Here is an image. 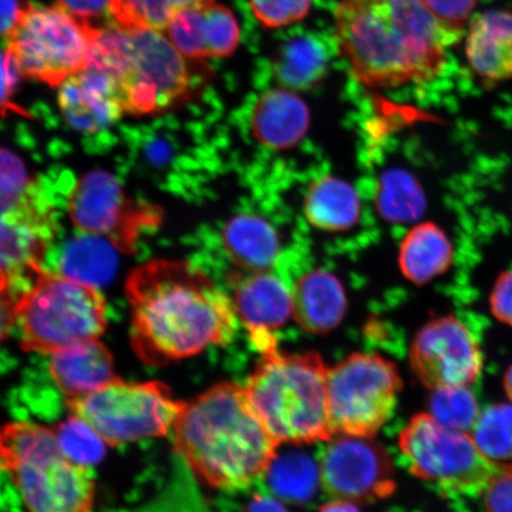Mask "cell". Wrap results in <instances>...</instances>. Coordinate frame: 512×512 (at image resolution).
<instances>
[{"label": "cell", "instance_id": "28", "mask_svg": "<svg viewBox=\"0 0 512 512\" xmlns=\"http://www.w3.org/2000/svg\"><path fill=\"white\" fill-rule=\"evenodd\" d=\"M376 208L382 219L389 222H413L424 214V190L408 172L388 170L381 176L377 187Z\"/></svg>", "mask_w": 512, "mask_h": 512}, {"label": "cell", "instance_id": "5", "mask_svg": "<svg viewBox=\"0 0 512 512\" xmlns=\"http://www.w3.org/2000/svg\"><path fill=\"white\" fill-rule=\"evenodd\" d=\"M88 67L118 80L125 111L132 115L162 112L191 92L185 57L160 31L99 28Z\"/></svg>", "mask_w": 512, "mask_h": 512}, {"label": "cell", "instance_id": "25", "mask_svg": "<svg viewBox=\"0 0 512 512\" xmlns=\"http://www.w3.org/2000/svg\"><path fill=\"white\" fill-rule=\"evenodd\" d=\"M222 242L230 260L242 272H268L279 258L278 234L258 216L233 217L224 226Z\"/></svg>", "mask_w": 512, "mask_h": 512}, {"label": "cell", "instance_id": "1", "mask_svg": "<svg viewBox=\"0 0 512 512\" xmlns=\"http://www.w3.org/2000/svg\"><path fill=\"white\" fill-rule=\"evenodd\" d=\"M125 293L132 347L147 366L162 367L227 344L238 329L232 297L187 261L145 262L128 275Z\"/></svg>", "mask_w": 512, "mask_h": 512}, {"label": "cell", "instance_id": "26", "mask_svg": "<svg viewBox=\"0 0 512 512\" xmlns=\"http://www.w3.org/2000/svg\"><path fill=\"white\" fill-rule=\"evenodd\" d=\"M304 211L313 227L325 232H345L360 219V197L349 183L326 176L310 185Z\"/></svg>", "mask_w": 512, "mask_h": 512}, {"label": "cell", "instance_id": "16", "mask_svg": "<svg viewBox=\"0 0 512 512\" xmlns=\"http://www.w3.org/2000/svg\"><path fill=\"white\" fill-rule=\"evenodd\" d=\"M59 106L67 124L80 133H98L126 113L119 82L105 70L88 67L59 87Z\"/></svg>", "mask_w": 512, "mask_h": 512}, {"label": "cell", "instance_id": "23", "mask_svg": "<svg viewBox=\"0 0 512 512\" xmlns=\"http://www.w3.org/2000/svg\"><path fill=\"white\" fill-rule=\"evenodd\" d=\"M293 317L313 335L329 334L341 324L348 300L341 281L324 270L300 277L291 288Z\"/></svg>", "mask_w": 512, "mask_h": 512}, {"label": "cell", "instance_id": "27", "mask_svg": "<svg viewBox=\"0 0 512 512\" xmlns=\"http://www.w3.org/2000/svg\"><path fill=\"white\" fill-rule=\"evenodd\" d=\"M264 475L275 496L297 504L310 502L320 482L319 465L302 452L275 454Z\"/></svg>", "mask_w": 512, "mask_h": 512}, {"label": "cell", "instance_id": "33", "mask_svg": "<svg viewBox=\"0 0 512 512\" xmlns=\"http://www.w3.org/2000/svg\"><path fill=\"white\" fill-rule=\"evenodd\" d=\"M53 430L62 452L73 462L89 467L104 459L107 444L79 416L72 414Z\"/></svg>", "mask_w": 512, "mask_h": 512}, {"label": "cell", "instance_id": "17", "mask_svg": "<svg viewBox=\"0 0 512 512\" xmlns=\"http://www.w3.org/2000/svg\"><path fill=\"white\" fill-rule=\"evenodd\" d=\"M166 36L185 59H223L235 53L240 28L226 6L208 2L188 6L172 19Z\"/></svg>", "mask_w": 512, "mask_h": 512}, {"label": "cell", "instance_id": "24", "mask_svg": "<svg viewBox=\"0 0 512 512\" xmlns=\"http://www.w3.org/2000/svg\"><path fill=\"white\" fill-rule=\"evenodd\" d=\"M453 243L445 230L422 222L409 230L399 252L400 270L414 285H426L444 275L453 265Z\"/></svg>", "mask_w": 512, "mask_h": 512}, {"label": "cell", "instance_id": "9", "mask_svg": "<svg viewBox=\"0 0 512 512\" xmlns=\"http://www.w3.org/2000/svg\"><path fill=\"white\" fill-rule=\"evenodd\" d=\"M184 405L163 382H126L119 377L82 398L67 399L70 413L113 447L165 437Z\"/></svg>", "mask_w": 512, "mask_h": 512}, {"label": "cell", "instance_id": "37", "mask_svg": "<svg viewBox=\"0 0 512 512\" xmlns=\"http://www.w3.org/2000/svg\"><path fill=\"white\" fill-rule=\"evenodd\" d=\"M22 78L23 76L19 73L11 56L6 51L0 53V113L28 114L14 101V96Z\"/></svg>", "mask_w": 512, "mask_h": 512}, {"label": "cell", "instance_id": "29", "mask_svg": "<svg viewBox=\"0 0 512 512\" xmlns=\"http://www.w3.org/2000/svg\"><path fill=\"white\" fill-rule=\"evenodd\" d=\"M214 0H110L115 23L128 31H165L179 11Z\"/></svg>", "mask_w": 512, "mask_h": 512}, {"label": "cell", "instance_id": "40", "mask_svg": "<svg viewBox=\"0 0 512 512\" xmlns=\"http://www.w3.org/2000/svg\"><path fill=\"white\" fill-rule=\"evenodd\" d=\"M57 4L82 22L93 24V19L110 10V0H57ZM94 25V24H93Z\"/></svg>", "mask_w": 512, "mask_h": 512}, {"label": "cell", "instance_id": "10", "mask_svg": "<svg viewBox=\"0 0 512 512\" xmlns=\"http://www.w3.org/2000/svg\"><path fill=\"white\" fill-rule=\"evenodd\" d=\"M56 234L54 209L14 152L0 149V270L36 274Z\"/></svg>", "mask_w": 512, "mask_h": 512}, {"label": "cell", "instance_id": "32", "mask_svg": "<svg viewBox=\"0 0 512 512\" xmlns=\"http://www.w3.org/2000/svg\"><path fill=\"white\" fill-rule=\"evenodd\" d=\"M428 409L435 420L448 430L471 433L479 418L480 408L470 387L433 390Z\"/></svg>", "mask_w": 512, "mask_h": 512}, {"label": "cell", "instance_id": "31", "mask_svg": "<svg viewBox=\"0 0 512 512\" xmlns=\"http://www.w3.org/2000/svg\"><path fill=\"white\" fill-rule=\"evenodd\" d=\"M471 435L480 452L491 462H512V403L486 407L480 412Z\"/></svg>", "mask_w": 512, "mask_h": 512}, {"label": "cell", "instance_id": "20", "mask_svg": "<svg viewBox=\"0 0 512 512\" xmlns=\"http://www.w3.org/2000/svg\"><path fill=\"white\" fill-rule=\"evenodd\" d=\"M465 54L473 72L483 81L512 80V11L491 10L473 17Z\"/></svg>", "mask_w": 512, "mask_h": 512}, {"label": "cell", "instance_id": "2", "mask_svg": "<svg viewBox=\"0 0 512 512\" xmlns=\"http://www.w3.org/2000/svg\"><path fill=\"white\" fill-rule=\"evenodd\" d=\"M335 23L352 74L374 89L437 81L450 66L448 49L465 35L441 23L421 0H342Z\"/></svg>", "mask_w": 512, "mask_h": 512}, {"label": "cell", "instance_id": "8", "mask_svg": "<svg viewBox=\"0 0 512 512\" xmlns=\"http://www.w3.org/2000/svg\"><path fill=\"white\" fill-rule=\"evenodd\" d=\"M98 29L57 3L25 4L6 37V53L23 78L59 88L70 76L88 67Z\"/></svg>", "mask_w": 512, "mask_h": 512}, {"label": "cell", "instance_id": "15", "mask_svg": "<svg viewBox=\"0 0 512 512\" xmlns=\"http://www.w3.org/2000/svg\"><path fill=\"white\" fill-rule=\"evenodd\" d=\"M320 458V483L337 501L373 503L394 494L392 459L371 438L339 435Z\"/></svg>", "mask_w": 512, "mask_h": 512}, {"label": "cell", "instance_id": "19", "mask_svg": "<svg viewBox=\"0 0 512 512\" xmlns=\"http://www.w3.org/2000/svg\"><path fill=\"white\" fill-rule=\"evenodd\" d=\"M337 50L336 34L309 29L293 31L275 51V80L292 92L309 91L322 82Z\"/></svg>", "mask_w": 512, "mask_h": 512}, {"label": "cell", "instance_id": "21", "mask_svg": "<svg viewBox=\"0 0 512 512\" xmlns=\"http://www.w3.org/2000/svg\"><path fill=\"white\" fill-rule=\"evenodd\" d=\"M309 126V108L290 89H270L256 99L252 108L253 137L268 149H291L302 142Z\"/></svg>", "mask_w": 512, "mask_h": 512}, {"label": "cell", "instance_id": "38", "mask_svg": "<svg viewBox=\"0 0 512 512\" xmlns=\"http://www.w3.org/2000/svg\"><path fill=\"white\" fill-rule=\"evenodd\" d=\"M492 316L512 329V270L498 275L489 297Z\"/></svg>", "mask_w": 512, "mask_h": 512}, {"label": "cell", "instance_id": "36", "mask_svg": "<svg viewBox=\"0 0 512 512\" xmlns=\"http://www.w3.org/2000/svg\"><path fill=\"white\" fill-rule=\"evenodd\" d=\"M432 15L454 30L464 31L478 0H421Z\"/></svg>", "mask_w": 512, "mask_h": 512}, {"label": "cell", "instance_id": "39", "mask_svg": "<svg viewBox=\"0 0 512 512\" xmlns=\"http://www.w3.org/2000/svg\"><path fill=\"white\" fill-rule=\"evenodd\" d=\"M12 278L0 270V343L4 342L16 326L17 300L12 292Z\"/></svg>", "mask_w": 512, "mask_h": 512}, {"label": "cell", "instance_id": "22", "mask_svg": "<svg viewBox=\"0 0 512 512\" xmlns=\"http://www.w3.org/2000/svg\"><path fill=\"white\" fill-rule=\"evenodd\" d=\"M51 377L67 399H78L117 379L110 350L99 339L74 343L50 355Z\"/></svg>", "mask_w": 512, "mask_h": 512}, {"label": "cell", "instance_id": "18", "mask_svg": "<svg viewBox=\"0 0 512 512\" xmlns=\"http://www.w3.org/2000/svg\"><path fill=\"white\" fill-rule=\"evenodd\" d=\"M233 288V304L239 320L249 336L273 332L293 315L290 288L267 272L236 273L229 277Z\"/></svg>", "mask_w": 512, "mask_h": 512}, {"label": "cell", "instance_id": "6", "mask_svg": "<svg viewBox=\"0 0 512 512\" xmlns=\"http://www.w3.org/2000/svg\"><path fill=\"white\" fill-rule=\"evenodd\" d=\"M0 470L11 473L29 512H91V470L70 460L53 428L15 422L0 430Z\"/></svg>", "mask_w": 512, "mask_h": 512}, {"label": "cell", "instance_id": "14", "mask_svg": "<svg viewBox=\"0 0 512 512\" xmlns=\"http://www.w3.org/2000/svg\"><path fill=\"white\" fill-rule=\"evenodd\" d=\"M413 373L431 390L471 387L483 370V354L469 326L453 315L422 326L409 351Z\"/></svg>", "mask_w": 512, "mask_h": 512}, {"label": "cell", "instance_id": "42", "mask_svg": "<svg viewBox=\"0 0 512 512\" xmlns=\"http://www.w3.org/2000/svg\"><path fill=\"white\" fill-rule=\"evenodd\" d=\"M242 512H288L281 499L266 494L254 495Z\"/></svg>", "mask_w": 512, "mask_h": 512}, {"label": "cell", "instance_id": "34", "mask_svg": "<svg viewBox=\"0 0 512 512\" xmlns=\"http://www.w3.org/2000/svg\"><path fill=\"white\" fill-rule=\"evenodd\" d=\"M312 0H251L256 19L268 29H279L302 21L309 14Z\"/></svg>", "mask_w": 512, "mask_h": 512}, {"label": "cell", "instance_id": "3", "mask_svg": "<svg viewBox=\"0 0 512 512\" xmlns=\"http://www.w3.org/2000/svg\"><path fill=\"white\" fill-rule=\"evenodd\" d=\"M172 434L192 473L223 490L245 488L264 475L280 445L256 414L245 387L232 382L185 402Z\"/></svg>", "mask_w": 512, "mask_h": 512}, {"label": "cell", "instance_id": "30", "mask_svg": "<svg viewBox=\"0 0 512 512\" xmlns=\"http://www.w3.org/2000/svg\"><path fill=\"white\" fill-rule=\"evenodd\" d=\"M76 239L69 243L62 258L63 274L93 286L110 280L117 265L114 246L108 247L105 241Z\"/></svg>", "mask_w": 512, "mask_h": 512}, {"label": "cell", "instance_id": "13", "mask_svg": "<svg viewBox=\"0 0 512 512\" xmlns=\"http://www.w3.org/2000/svg\"><path fill=\"white\" fill-rule=\"evenodd\" d=\"M68 214L81 232L104 238L118 249L131 254L146 230L158 228L163 211L126 194L117 178L104 170L83 175L68 200Z\"/></svg>", "mask_w": 512, "mask_h": 512}, {"label": "cell", "instance_id": "41", "mask_svg": "<svg viewBox=\"0 0 512 512\" xmlns=\"http://www.w3.org/2000/svg\"><path fill=\"white\" fill-rule=\"evenodd\" d=\"M22 8L19 0H0V37H8Z\"/></svg>", "mask_w": 512, "mask_h": 512}, {"label": "cell", "instance_id": "43", "mask_svg": "<svg viewBox=\"0 0 512 512\" xmlns=\"http://www.w3.org/2000/svg\"><path fill=\"white\" fill-rule=\"evenodd\" d=\"M318 512H361L356 507L355 503L345 502V501H334L323 505L322 508L319 509Z\"/></svg>", "mask_w": 512, "mask_h": 512}, {"label": "cell", "instance_id": "44", "mask_svg": "<svg viewBox=\"0 0 512 512\" xmlns=\"http://www.w3.org/2000/svg\"><path fill=\"white\" fill-rule=\"evenodd\" d=\"M503 386L505 393H507L512 403V366L507 370V373L504 374Z\"/></svg>", "mask_w": 512, "mask_h": 512}, {"label": "cell", "instance_id": "35", "mask_svg": "<svg viewBox=\"0 0 512 512\" xmlns=\"http://www.w3.org/2000/svg\"><path fill=\"white\" fill-rule=\"evenodd\" d=\"M480 496L486 512H512V464H499Z\"/></svg>", "mask_w": 512, "mask_h": 512}, {"label": "cell", "instance_id": "11", "mask_svg": "<svg viewBox=\"0 0 512 512\" xmlns=\"http://www.w3.org/2000/svg\"><path fill=\"white\" fill-rule=\"evenodd\" d=\"M399 446L409 471L447 494L482 495L499 466L480 452L471 433L448 430L430 413L408 422Z\"/></svg>", "mask_w": 512, "mask_h": 512}, {"label": "cell", "instance_id": "4", "mask_svg": "<svg viewBox=\"0 0 512 512\" xmlns=\"http://www.w3.org/2000/svg\"><path fill=\"white\" fill-rule=\"evenodd\" d=\"M328 370L317 352H262L246 384L256 414L279 444H310L336 437L328 405Z\"/></svg>", "mask_w": 512, "mask_h": 512}, {"label": "cell", "instance_id": "7", "mask_svg": "<svg viewBox=\"0 0 512 512\" xmlns=\"http://www.w3.org/2000/svg\"><path fill=\"white\" fill-rule=\"evenodd\" d=\"M17 299L16 326L27 352L51 355L70 344L99 339L107 328L99 288L47 271Z\"/></svg>", "mask_w": 512, "mask_h": 512}, {"label": "cell", "instance_id": "12", "mask_svg": "<svg viewBox=\"0 0 512 512\" xmlns=\"http://www.w3.org/2000/svg\"><path fill=\"white\" fill-rule=\"evenodd\" d=\"M326 388L335 434L373 438L392 416L402 380L393 362L357 352L328 370Z\"/></svg>", "mask_w": 512, "mask_h": 512}]
</instances>
